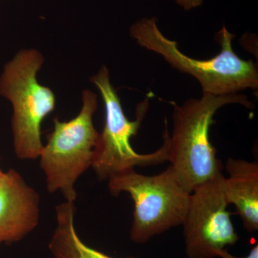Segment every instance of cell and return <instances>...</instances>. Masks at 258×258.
Masks as SVG:
<instances>
[{
  "instance_id": "6da1fadb",
  "label": "cell",
  "mask_w": 258,
  "mask_h": 258,
  "mask_svg": "<svg viewBox=\"0 0 258 258\" xmlns=\"http://www.w3.org/2000/svg\"><path fill=\"white\" fill-rule=\"evenodd\" d=\"M229 104L253 108L247 96L241 93L214 96L203 93L181 106L173 103V130L168 134V161L186 191L194 189L222 171L221 161L210 140V130L218 110Z\"/></svg>"
},
{
  "instance_id": "7a4b0ae2",
  "label": "cell",
  "mask_w": 258,
  "mask_h": 258,
  "mask_svg": "<svg viewBox=\"0 0 258 258\" xmlns=\"http://www.w3.org/2000/svg\"><path fill=\"white\" fill-rule=\"evenodd\" d=\"M130 35L140 46L161 56L171 67L189 75L200 83L203 93L223 96L258 88V69L253 60H245L235 53L232 41L235 35L225 26L217 32L221 47L217 55L199 60L185 55L177 42L161 32L157 19L144 18L130 28Z\"/></svg>"
},
{
  "instance_id": "3957f363",
  "label": "cell",
  "mask_w": 258,
  "mask_h": 258,
  "mask_svg": "<svg viewBox=\"0 0 258 258\" xmlns=\"http://www.w3.org/2000/svg\"><path fill=\"white\" fill-rule=\"evenodd\" d=\"M43 62L37 50L20 51L5 64L0 78V95L13 105V145L15 155L22 160L40 157L42 123L55 109V94L37 79Z\"/></svg>"
},
{
  "instance_id": "277c9868",
  "label": "cell",
  "mask_w": 258,
  "mask_h": 258,
  "mask_svg": "<svg viewBox=\"0 0 258 258\" xmlns=\"http://www.w3.org/2000/svg\"><path fill=\"white\" fill-rule=\"evenodd\" d=\"M108 189L113 196L126 192L133 200L130 237L140 244L182 225L191 196L171 166L154 176L139 174L134 169L123 171L108 179Z\"/></svg>"
},
{
  "instance_id": "5b68a950",
  "label": "cell",
  "mask_w": 258,
  "mask_h": 258,
  "mask_svg": "<svg viewBox=\"0 0 258 258\" xmlns=\"http://www.w3.org/2000/svg\"><path fill=\"white\" fill-rule=\"evenodd\" d=\"M83 106L77 116L69 121L54 119V128L47 137L40 154V166L50 193L59 191L66 201L75 203V184L92 165L93 151L99 133L93 117L98 107L96 93L83 92Z\"/></svg>"
},
{
  "instance_id": "8992f818",
  "label": "cell",
  "mask_w": 258,
  "mask_h": 258,
  "mask_svg": "<svg viewBox=\"0 0 258 258\" xmlns=\"http://www.w3.org/2000/svg\"><path fill=\"white\" fill-rule=\"evenodd\" d=\"M91 81L99 90L105 107V123L99 134L94 151L93 168L98 179L108 180L136 166L156 165L168 161V132L166 127L164 143L150 154H139L131 144V139L138 133L149 107V98L139 103L137 118L129 120L122 107L119 96L110 80L109 71L103 66Z\"/></svg>"
},
{
  "instance_id": "52a82bcc",
  "label": "cell",
  "mask_w": 258,
  "mask_h": 258,
  "mask_svg": "<svg viewBox=\"0 0 258 258\" xmlns=\"http://www.w3.org/2000/svg\"><path fill=\"white\" fill-rule=\"evenodd\" d=\"M222 171L198 185L190 196L182 225L188 258H214L239 240L225 195Z\"/></svg>"
},
{
  "instance_id": "ba28073f",
  "label": "cell",
  "mask_w": 258,
  "mask_h": 258,
  "mask_svg": "<svg viewBox=\"0 0 258 258\" xmlns=\"http://www.w3.org/2000/svg\"><path fill=\"white\" fill-rule=\"evenodd\" d=\"M40 195L15 169L0 181V245L23 240L40 220Z\"/></svg>"
},
{
  "instance_id": "9c48e42d",
  "label": "cell",
  "mask_w": 258,
  "mask_h": 258,
  "mask_svg": "<svg viewBox=\"0 0 258 258\" xmlns=\"http://www.w3.org/2000/svg\"><path fill=\"white\" fill-rule=\"evenodd\" d=\"M229 177L225 180L228 205H235L245 230H258V164L229 158L226 162Z\"/></svg>"
},
{
  "instance_id": "30bf717a",
  "label": "cell",
  "mask_w": 258,
  "mask_h": 258,
  "mask_svg": "<svg viewBox=\"0 0 258 258\" xmlns=\"http://www.w3.org/2000/svg\"><path fill=\"white\" fill-rule=\"evenodd\" d=\"M75 203L64 201L56 208L57 225L48 245L53 257L113 258L83 242L75 227Z\"/></svg>"
},
{
  "instance_id": "8fae6325",
  "label": "cell",
  "mask_w": 258,
  "mask_h": 258,
  "mask_svg": "<svg viewBox=\"0 0 258 258\" xmlns=\"http://www.w3.org/2000/svg\"><path fill=\"white\" fill-rule=\"evenodd\" d=\"M205 0H176V4L186 11L195 9L203 4Z\"/></svg>"
},
{
  "instance_id": "7c38bea8",
  "label": "cell",
  "mask_w": 258,
  "mask_h": 258,
  "mask_svg": "<svg viewBox=\"0 0 258 258\" xmlns=\"http://www.w3.org/2000/svg\"><path fill=\"white\" fill-rule=\"evenodd\" d=\"M217 257L221 258H258V245L256 244L253 248L251 249L250 252H249L248 255L246 256V257H235V256L232 255V254L229 253L228 251L225 249H222L217 251Z\"/></svg>"
},
{
  "instance_id": "4fadbf2b",
  "label": "cell",
  "mask_w": 258,
  "mask_h": 258,
  "mask_svg": "<svg viewBox=\"0 0 258 258\" xmlns=\"http://www.w3.org/2000/svg\"><path fill=\"white\" fill-rule=\"evenodd\" d=\"M5 174V171H3V169H1V166H0V181H2V179L4 177Z\"/></svg>"
}]
</instances>
